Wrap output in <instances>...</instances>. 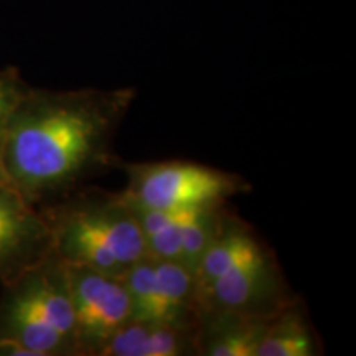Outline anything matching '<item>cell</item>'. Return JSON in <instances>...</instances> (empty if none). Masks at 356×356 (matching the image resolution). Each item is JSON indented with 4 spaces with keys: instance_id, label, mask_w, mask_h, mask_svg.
Segmentation results:
<instances>
[{
    "instance_id": "11",
    "label": "cell",
    "mask_w": 356,
    "mask_h": 356,
    "mask_svg": "<svg viewBox=\"0 0 356 356\" xmlns=\"http://www.w3.org/2000/svg\"><path fill=\"white\" fill-rule=\"evenodd\" d=\"M101 356H197L195 330L129 320L102 348Z\"/></svg>"
},
{
    "instance_id": "9",
    "label": "cell",
    "mask_w": 356,
    "mask_h": 356,
    "mask_svg": "<svg viewBox=\"0 0 356 356\" xmlns=\"http://www.w3.org/2000/svg\"><path fill=\"white\" fill-rule=\"evenodd\" d=\"M53 252L51 229L37 204L0 180V280L10 282Z\"/></svg>"
},
{
    "instance_id": "3",
    "label": "cell",
    "mask_w": 356,
    "mask_h": 356,
    "mask_svg": "<svg viewBox=\"0 0 356 356\" xmlns=\"http://www.w3.org/2000/svg\"><path fill=\"white\" fill-rule=\"evenodd\" d=\"M42 211L53 252L65 264L121 277L147 256L140 225L122 190L83 186Z\"/></svg>"
},
{
    "instance_id": "7",
    "label": "cell",
    "mask_w": 356,
    "mask_h": 356,
    "mask_svg": "<svg viewBox=\"0 0 356 356\" xmlns=\"http://www.w3.org/2000/svg\"><path fill=\"white\" fill-rule=\"evenodd\" d=\"M65 264V262H63ZM73 305L78 356H101L108 341L132 318L121 277L65 264Z\"/></svg>"
},
{
    "instance_id": "4",
    "label": "cell",
    "mask_w": 356,
    "mask_h": 356,
    "mask_svg": "<svg viewBox=\"0 0 356 356\" xmlns=\"http://www.w3.org/2000/svg\"><path fill=\"white\" fill-rule=\"evenodd\" d=\"M3 287L0 356H78L68 277L55 252Z\"/></svg>"
},
{
    "instance_id": "8",
    "label": "cell",
    "mask_w": 356,
    "mask_h": 356,
    "mask_svg": "<svg viewBox=\"0 0 356 356\" xmlns=\"http://www.w3.org/2000/svg\"><path fill=\"white\" fill-rule=\"evenodd\" d=\"M129 202L140 225L147 256L175 262L191 273H197L200 261L220 231L222 216L228 210V203L193 210L163 211L142 207L131 198Z\"/></svg>"
},
{
    "instance_id": "12",
    "label": "cell",
    "mask_w": 356,
    "mask_h": 356,
    "mask_svg": "<svg viewBox=\"0 0 356 356\" xmlns=\"http://www.w3.org/2000/svg\"><path fill=\"white\" fill-rule=\"evenodd\" d=\"M320 338L299 297L270 317L257 356H318Z\"/></svg>"
},
{
    "instance_id": "10",
    "label": "cell",
    "mask_w": 356,
    "mask_h": 356,
    "mask_svg": "<svg viewBox=\"0 0 356 356\" xmlns=\"http://www.w3.org/2000/svg\"><path fill=\"white\" fill-rule=\"evenodd\" d=\"M270 317L202 312L195 328L197 356H257Z\"/></svg>"
},
{
    "instance_id": "13",
    "label": "cell",
    "mask_w": 356,
    "mask_h": 356,
    "mask_svg": "<svg viewBox=\"0 0 356 356\" xmlns=\"http://www.w3.org/2000/svg\"><path fill=\"white\" fill-rule=\"evenodd\" d=\"M26 89L29 86L22 81L15 71H0V149H2L3 131H6L8 115ZM0 180H6L2 162H0Z\"/></svg>"
},
{
    "instance_id": "2",
    "label": "cell",
    "mask_w": 356,
    "mask_h": 356,
    "mask_svg": "<svg viewBox=\"0 0 356 356\" xmlns=\"http://www.w3.org/2000/svg\"><path fill=\"white\" fill-rule=\"evenodd\" d=\"M195 279L198 314L236 312L273 317L297 297L273 249L229 208L200 261Z\"/></svg>"
},
{
    "instance_id": "6",
    "label": "cell",
    "mask_w": 356,
    "mask_h": 356,
    "mask_svg": "<svg viewBox=\"0 0 356 356\" xmlns=\"http://www.w3.org/2000/svg\"><path fill=\"white\" fill-rule=\"evenodd\" d=\"M132 318L195 330L198 293L195 273L170 261L145 256L121 275Z\"/></svg>"
},
{
    "instance_id": "1",
    "label": "cell",
    "mask_w": 356,
    "mask_h": 356,
    "mask_svg": "<svg viewBox=\"0 0 356 356\" xmlns=\"http://www.w3.org/2000/svg\"><path fill=\"white\" fill-rule=\"evenodd\" d=\"M136 96L134 88L58 92L29 88L3 131L0 162L6 180L38 204L119 167L114 139Z\"/></svg>"
},
{
    "instance_id": "5",
    "label": "cell",
    "mask_w": 356,
    "mask_h": 356,
    "mask_svg": "<svg viewBox=\"0 0 356 356\" xmlns=\"http://www.w3.org/2000/svg\"><path fill=\"white\" fill-rule=\"evenodd\" d=\"M127 175L122 191L142 207L163 211L193 210L229 203L251 191L243 175L191 160L119 163Z\"/></svg>"
}]
</instances>
